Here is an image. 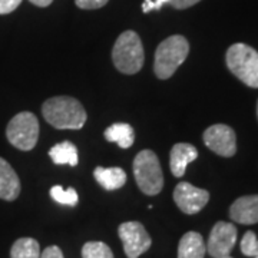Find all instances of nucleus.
<instances>
[{"label": "nucleus", "mask_w": 258, "mask_h": 258, "mask_svg": "<svg viewBox=\"0 0 258 258\" xmlns=\"http://www.w3.org/2000/svg\"><path fill=\"white\" fill-rule=\"evenodd\" d=\"M47 123L56 129H81L86 122V111L82 103L71 96H55L42 106Z\"/></svg>", "instance_id": "obj_1"}, {"label": "nucleus", "mask_w": 258, "mask_h": 258, "mask_svg": "<svg viewBox=\"0 0 258 258\" xmlns=\"http://www.w3.org/2000/svg\"><path fill=\"white\" fill-rule=\"evenodd\" d=\"M144 46L141 37L134 30L120 35L112 49V60L115 68L125 75H135L144 66Z\"/></svg>", "instance_id": "obj_2"}, {"label": "nucleus", "mask_w": 258, "mask_h": 258, "mask_svg": "<svg viewBox=\"0 0 258 258\" xmlns=\"http://www.w3.org/2000/svg\"><path fill=\"white\" fill-rule=\"evenodd\" d=\"M189 53V43L184 36L174 35L159 43L155 52L154 72L159 79H169L184 63Z\"/></svg>", "instance_id": "obj_3"}, {"label": "nucleus", "mask_w": 258, "mask_h": 258, "mask_svg": "<svg viewBox=\"0 0 258 258\" xmlns=\"http://www.w3.org/2000/svg\"><path fill=\"white\" fill-rule=\"evenodd\" d=\"M225 62L232 75L249 88H258V52L245 43H235L227 50Z\"/></svg>", "instance_id": "obj_4"}, {"label": "nucleus", "mask_w": 258, "mask_h": 258, "mask_svg": "<svg viewBox=\"0 0 258 258\" xmlns=\"http://www.w3.org/2000/svg\"><path fill=\"white\" fill-rule=\"evenodd\" d=\"M134 176L139 189L147 195H157L164 188V174L157 154L145 149L134 159Z\"/></svg>", "instance_id": "obj_5"}, {"label": "nucleus", "mask_w": 258, "mask_h": 258, "mask_svg": "<svg viewBox=\"0 0 258 258\" xmlns=\"http://www.w3.org/2000/svg\"><path fill=\"white\" fill-rule=\"evenodd\" d=\"M8 141L20 151H30L39 139V120L32 112H20L10 119L6 128Z\"/></svg>", "instance_id": "obj_6"}, {"label": "nucleus", "mask_w": 258, "mask_h": 258, "mask_svg": "<svg viewBox=\"0 0 258 258\" xmlns=\"http://www.w3.org/2000/svg\"><path fill=\"white\" fill-rule=\"evenodd\" d=\"M118 234L123 244V251L128 258H139L152 245V240L145 227L138 221L120 224Z\"/></svg>", "instance_id": "obj_7"}, {"label": "nucleus", "mask_w": 258, "mask_h": 258, "mask_svg": "<svg viewBox=\"0 0 258 258\" xmlns=\"http://www.w3.org/2000/svg\"><path fill=\"white\" fill-rule=\"evenodd\" d=\"M203 138L204 144L220 157L230 158L237 152V137L234 129L228 125H212L205 129Z\"/></svg>", "instance_id": "obj_8"}, {"label": "nucleus", "mask_w": 258, "mask_h": 258, "mask_svg": "<svg viewBox=\"0 0 258 258\" xmlns=\"http://www.w3.org/2000/svg\"><path fill=\"white\" fill-rule=\"evenodd\" d=\"M237 242V228L234 224L225 221L217 222L212 227L207 251L212 258H224L230 255Z\"/></svg>", "instance_id": "obj_9"}, {"label": "nucleus", "mask_w": 258, "mask_h": 258, "mask_svg": "<svg viewBox=\"0 0 258 258\" xmlns=\"http://www.w3.org/2000/svg\"><path fill=\"white\" fill-rule=\"evenodd\" d=\"M174 201L184 214L192 215L203 210L210 201V192L189 182H179L174 189Z\"/></svg>", "instance_id": "obj_10"}, {"label": "nucleus", "mask_w": 258, "mask_h": 258, "mask_svg": "<svg viewBox=\"0 0 258 258\" xmlns=\"http://www.w3.org/2000/svg\"><path fill=\"white\" fill-rule=\"evenodd\" d=\"M231 220L237 224L251 225L258 222V195H245L235 200L230 208Z\"/></svg>", "instance_id": "obj_11"}, {"label": "nucleus", "mask_w": 258, "mask_h": 258, "mask_svg": "<svg viewBox=\"0 0 258 258\" xmlns=\"http://www.w3.org/2000/svg\"><path fill=\"white\" fill-rule=\"evenodd\" d=\"M197 158H198V149L194 145L185 142L175 144L171 149V155H169V166L172 175L181 178L185 174L186 166Z\"/></svg>", "instance_id": "obj_12"}, {"label": "nucleus", "mask_w": 258, "mask_h": 258, "mask_svg": "<svg viewBox=\"0 0 258 258\" xmlns=\"http://www.w3.org/2000/svg\"><path fill=\"white\" fill-rule=\"evenodd\" d=\"M20 179L10 164L0 158V200L3 201H15L20 195Z\"/></svg>", "instance_id": "obj_13"}, {"label": "nucleus", "mask_w": 258, "mask_h": 258, "mask_svg": "<svg viewBox=\"0 0 258 258\" xmlns=\"http://www.w3.org/2000/svg\"><path fill=\"white\" fill-rule=\"evenodd\" d=\"M93 176L98 181V184L106 191L119 189L126 182V172L119 166H112V168L96 166L93 171Z\"/></svg>", "instance_id": "obj_14"}, {"label": "nucleus", "mask_w": 258, "mask_h": 258, "mask_svg": "<svg viewBox=\"0 0 258 258\" xmlns=\"http://www.w3.org/2000/svg\"><path fill=\"white\" fill-rule=\"evenodd\" d=\"M207 245L201 234L189 231L182 235L178 245V258H204Z\"/></svg>", "instance_id": "obj_15"}, {"label": "nucleus", "mask_w": 258, "mask_h": 258, "mask_svg": "<svg viewBox=\"0 0 258 258\" xmlns=\"http://www.w3.org/2000/svg\"><path fill=\"white\" fill-rule=\"evenodd\" d=\"M49 157L53 161L56 165H71L76 166L79 162V155H78V149L72 142H60L56 144L55 147L50 148L49 151Z\"/></svg>", "instance_id": "obj_16"}, {"label": "nucleus", "mask_w": 258, "mask_h": 258, "mask_svg": "<svg viewBox=\"0 0 258 258\" xmlns=\"http://www.w3.org/2000/svg\"><path fill=\"white\" fill-rule=\"evenodd\" d=\"M105 138L109 142L118 144L122 149H128L134 145L135 132L129 123H113L105 131Z\"/></svg>", "instance_id": "obj_17"}, {"label": "nucleus", "mask_w": 258, "mask_h": 258, "mask_svg": "<svg viewBox=\"0 0 258 258\" xmlns=\"http://www.w3.org/2000/svg\"><path fill=\"white\" fill-rule=\"evenodd\" d=\"M10 258H40V245L35 238H19L12 245Z\"/></svg>", "instance_id": "obj_18"}, {"label": "nucleus", "mask_w": 258, "mask_h": 258, "mask_svg": "<svg viewBox=\"0 0 258 258\" xmlns=\"http://www.w3.org/2000/svg\"><path fill=\"white\" fill-rule=\"evenodd\" d=\"M83 258H113L112 249L101 241H89L82 247Z\"/></svg>", "instance_id": "obj_19"}, {"label": "nucleus", "mask_w": 258, "mask_h": 258, "mask_svg": "<svg viewBox=\"0 0 258 258\" xmlns=\"http://www.w3.org/2000/svg\"><path fill=\"white\" fill-rule=\"evenodd\" d=\"M50 197H52L57 204L68 205V207H75V205L78 204V201H79L78 192L75 191L74 188L64 189L60 185L52 186V189H50Z\"/></svg>", "instance_id": "obj_20"}, {"label": "nucleus", "mask_w": 258, "mask_h": 258, "mask_svg": "<svg viewBox=\"0 0 258 258\" xmlns=\"http://www.w3.org/2000/svg\"><path fill=\"white\" fill-rule=\"evenodd\" d=\"M241 252L247 257L258 255V238L252 231H247L241 240Z\"/></svg>", "instance_id": "obj_21"}, {"label": "nucleus", "mask_w": 258, "mask_h": 258, "mask_svg": "<svg viewBox=\"0 0 258 258\" xmlns=\"http://www.w3.org/2000/svg\"><path fill=\"white\" fill-rule=\"evenodd\" d=\"M109 0H75L76 6L83 10H95L103 8Z\"/></svg>", "instance_id": "obj_22"}, {"label": "nucleus", "mask_w": 258, "mask_h": 258, "mask_svg": "<svg viewBox=\"0 0 258 258\" xmlns=\"http://www.w3.org/2000/svg\"><path fill=\"white\" fill-rule=\"evenodd\" d=\"M22 0H0V15H9L18 9Z\"/></svg>", "instance_id": "obj_23"}, {"label": "nucleus", "mask_w": 258, "mask_h": 258, "mask_svg": "<svg viewBox=\"0 0 258 258\" xmlns=\"http://www.w3.org/2000/svg\"><path fill=\"white\" fill-rule=\"evenodd\" d=\"M40 258H63V252L59 247L50 245L46 249H43V252H40Z\"/></svg>", "instance_id": "obj_24"}, {"label": "nucleus", "mask_w": 258, "mask_h": 258, "mask_svg": "<svg viewBox=\"0 0 258 258\" xmlns=\"http://www.w3.org/2000/svg\"><path fill=\"white\" fill-rule=\"evenodd\" d=\"M198 2H201V0H169L168 3L171 5V6H174L175 9H188V8H191L194 5H197Z\"/></svg>", "instance_id": "obj_25"}, {"label": "nucleus", "mask_w": 258, "mask_h": 258, "mask_svg": "<svg viewBox=\"0 0 258 258\" xmlns=\"http://www.w3.org/2000/svg\"><path fill=\"white\" fill-rule=\"evenodd\" d=\"M30 3H33L35 6H37V8H47L53 0H29Z\"/></svg>", "instance_id": "obj_26"}, {"label": "nucleus", "mask_w": 258, "mask_h": 258, "mask_svg": "<svg viewBox=\"0 0 258 258\" xmlns=\"http://www.w3.org/2000/svg\"><path fill=\"white\" fill-rule=\"evenodd\" d=\"M151 10H154V2H152V0H145L144 5H142V12H144V13H148V12H151Z\"/></svg>", "instance_id": "obj_27"}, {"label": "nucleus", "mask_w": 258, "mask_h": 258, "mask_svg": "<svg viewBox=\"0 0 258 258\" xmlns=\"http://www.w3.org/2000/svg\"><path fill=\"white\" fill-rule=\"evenodd\" d=\"M169 0H155L154 2V10H159L162 6H164V3H168Z\"/></svg>", "instance_id": "obj_28"}, {"label": "nucleus", "mask_w": 258, "mask_h": 258, "mask_svg": "<svg viewBox=\"0 0 258 258\" xmlns=\"http://www.w3.org/2000/svg\"><path fill=\"white\" fill-rule=\"evenodd\" d=\"M257 118H258V102H257Z\"/></svg>", "instance_id": "obj_29"}, {"label": "nucleus", "mask_w": 258, "mask_h": 258, "mask_svg": "<svg viewBox=\"0 0 258 258\" xmlns=\"http://www.w3.org/2000/svg\"><path fill=\"white\" fill-rule=\"evenodd\" d=\"M224 258H232V257H230V255H227V257H224Z\"/></svg>", "instance_id": "obj_30"}, {"label": "nucleus", "mask_w": 258, "mask_h": 258, "mask_svg": "<svg viewBox=\"0 0 258 258\" xmlns=\"http://www.w3.org/2000/svg\"><path fill=\"white\" fill-rule=\"evenodd\" d=\"M254 258H258V255H257V257H254Z\"/></svg>", "instance_id": "obj_31"}]
</instances>
